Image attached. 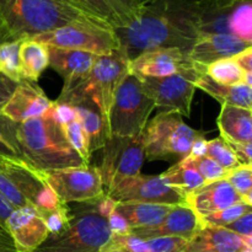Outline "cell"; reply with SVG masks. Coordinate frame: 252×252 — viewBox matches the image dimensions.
<instances>
[{
	"mask_svg": "<svg viewBox=\"0 0 252 252\" xmlns=\"http://www.w3.org/2000/svg\"><path fill=\"white\" fill-rule=\"evenodd\" d=\"M154 110V102L143 90L139 76L129 71L118 88L111 107L110 137L142 135Z\"/></svg>",
	"mask_w": 252,
	"mask_h": 252,
	"instance_id": "8992f818",
	"label": "cell"
},
{
	"mask_svg": "<svg viewBox=\"0 0 252 252\" xmlns=\"http://www.w3.org/2000/svg\"><path fill=\"white\" fill-rule=\"evenodd\" d=\"M41 172L62 204L95 203L106 196L100 169L96 166L83 165Z\"/></svg>",
	"mask_w": 252,
	"mask_h": 252,
	"instance_id": "30bf717a",
	"label": "cell"
},
{
	"mask_svg": "<svg viewBox=\"0 0 252 252\" xmlns=\"http://www.w3.org/2000/svg\"><path fill=\"white\" fill-rule=\"evenodd\" d=\"M78 21L105 25L56 0H0V43L31 38Z\"/></svg>",
	"mask_w": 252,
	"mask_h": 252,
	"instance_id": "3957f363",
	"label": "cell"
},
{
	"mask_svg": "<svg viewBox=\"0 0 252 252\" xmlns=\"http://www.w3.org/2000/svg\"><path fill=\"white\" fill-rule=\"evenodd\" d=\"M108 243L113 246L123 249L128 252H150L148 249L145 240L137 238V236L130 235H111V239Z\"/></svg>",
	"mask_w": 252,
	"mask_h": 252,
	"instance_id": "74e56055",
	"label": "cell"
},
{
	"mask_svg": "<svg viewBox=\"0 0 252 252\" xmlns=\"http://www.w3.org/2000/svg\"><path fill=\"white\" fill-rule=\"evenodd\" d=\"M31 38L47 47L88 52L97 57L108 56L121 48L115 30L93 21L73 22Z\"/></svg>",
	"mask_w": 252,
	"mask_h": 252,
	"instance_id": "52a82bcc",
	"label": "cell"
},
{
	"mask_svg": "<svg viewBox=\"0 0 252 252\" xmlns=\"http://www.w3.org/2000/svg\"><path fill=\"white\" fill-rule=\"evenodd\" d=\"M175 206L171 204L122 202L116 203L115 211L125 219L132 229L148 228L161 223Z\"/></svg>",
	"mask_w": 252,
	"mask_h": 252,
	"instance_id": "d4e9b609",
	"label": "cell"
},
{
	"mask_svg": "<svg viewBox=\"0 0 252 252\" xmlns=\"http://www.w3.org/2000/svg\"><path fill=\"white\" fill-rule=\"evenodd\" d=\"M0 153L7 155H16L17 157L16 150H15L14 147H12L6 139H4V138H0Z\"/></svg>",
	"mask_w": 252,
	"mask_h": 252,
	"instance_id": "7dc6e473",
	"label": "cell"
},
{
	"mask_svg": "<svg viewBox=\"0 0 252 252\" xmlns=\"http://www.w3.org/2000/svg\"><path fill=\"white\" fill-rule=\"evenodd\" d=\"M115 31L129 59L159 48L189 52L201 36L198 0H152L133 24Z\"/></svg>",
	"mask_w": 252,
	"mask_h": 252,
	"instance_id": "6da1fadb",
	"label": "cell"
},
{
	"mask_svg": "<svg viewBox=\"0 0 252 252\" xmlns=\"http://www.w3.org/2000/svg\"><path fill=\"white\" fill-rule=\"evenodd\" d=\"M39 213H41L47 230H48V236L58 235L70 225L71 212L68 204H62L58 208L39 212Z\"/></svg>",
	"mask_w": 252,
	"mask_h": 252,
	"instance_id": "e575fe53",
	"label": "cell"
},
{
	"mask_svg": "<svg viewBox=\"0 0 252 252\" xmlns=\"http://www.w3.org/2000/svg\"><path fill=\"white\" fill-rule=\"evenodd\" d=\"M16 86L17 83L10 80L6 76L0 74V113H1V110L5 106V103L10 100L11 95L14 94Z\"/></svg>",
	"mask_w": 252,
	"mask_h": 252,
	"instance_id": "b9f144b4",
	"label": "cell"
},
{
	"mask_svg": "<svg viewBox=\"0 0 252 252\" xmlns=\"http://www.w3.org/2000/svg\"><path fill=\"white\" fill-rule=\"evenodd\" d=\"M206 74L216 83L223 84V85L234 86L246 84V85L252 86V74L246 73L239 65L234 57L220 59V61L209 64L206 68Z\"/></svg>",
	"mask_w": 252,
	"mask_h": 252,
	"instance_id": "83f0119b",
	"label": "cell"
},
{
	"mask_svg": "<svg viewBox=\"0 0 252 252\" xmlns=\"http://www.w3.org/2000/svg\"><path fill=\"white\" fill-rule=\"evenodd\" d=\"M194 86L196 89L208 94L220 105L238 106V107L248 108V110H251L252 107V86L246 85V84L234 86L223 85L209 78L204 70L197 75Z\"/></svg>",
	"mask_w": 252,
	"mask_h": 252,
	"instance_id": "cb8c5ba5",
	"label": "cell"
},
{
	"mask_svg": "<svg viewBox=\"0 0 252 252\" xmlns=\"http://www.w3.org/2000/svg\"><path fill=\"white\" fill-rule=\"evenodd\" d=\"M17 252H33L48 238L41 213L33 207L14 209L5 224Z\"/></svg>",
	"mask_w": 252,
	"mask_h": 252,
	"instance_id": "2e32d148",
	"label": "cell"
},
{
	"mask_svg": "<svg viewBox=\"0 0 252 252\" xmlns=\"http://www.w3.org/2000/svg\"><path fill=\"white\" fill-rule=\"evenodd\" d=\"M49 66L62 76L63 90L85 86L97 56L88 52L48 47Z\"/></svg>",
	"mask_w": 252,
	"mask_h": 252,
	"instance_id": "e0dca14e",
	"label": "cell"
},
{
	"mask_svg": "<svg viewBox=\"0 0 252 252\" xmlns=\"http://www.w3.org/2000/svg\"><path fill=\"white\" fill-rule=\"evenodd\" d=\"M241 202H244V199L226 179L206 182L198 189L185 194L184 199L185 206L189 207L199 218Z\"/></svg>",
	"mask_w": 252,
	"mask_h": 252,
	"instance_id": "ac0fdd59",
	"label": "cell"
},
{
	"mask_svg": "<svg viewBox=\"0 0 252 252\" xmlns=\"http://www.w3.org/2000/svg\"><path fill=\"white\" fill-rule=\"evenodd\" d=\"M206 70L204 66L197 65L192 70L164 78H148L139 76L143 90L154 102L159 112L176 113L189 117L196 86L197 75Z\"/></svg>",
	"mask_w": 252,
	"mask_h": 252,
	"instance_id": "9c48e42d",
	"label": "cell"
},
{
	"mask_svg": "<svg viewBox=\"0 0 252 252\" xmlns=\"http://www.w3.org/2000/svg\"><path fill=\"white\" fill-rule=\"evenodd\" d=\"M135 1H137L138 4L140 5V6H143V5L148 4V2H149V1H152V0H135Z\"/></svg>",
	"mask_w": 252,
	"mask_h": 252,
	"instance_id": "f907efd6",
	"label": "cell"
},
{
	"mask_svg": "<svg viewBox=\"0 0 252 252\" xmlns=\"http://www.w3.org/2000/svg\"><path fill=\"white\" fill-rule=\"evenodd\" d=\"M107 221L112 235H130L132 228L128 225L127 221H126L116 211H113L112 213L107 217Z\"/></svg>",
	"mask_w": 252,
	"mask_h": 252,
	"instance_id": "ab89813d",
	"label": "cell"
},
{
	"mask_svg": "<svg viewBox=\"0 0 252 252\" xmlns=\"http://www.w3.org/2000/svg\"><path fill=\"white\" fill-rule=\"evenodd\" d=\"M201 228V218L189 207L177 204L161 223L148 228L132 229L130 234L142 240L162 236H176L189 240Z\"/></svg>",
	"mask_w": 252,
	"mask_h": 252,
	"instance_id": "d6986e66",
	"label": "cell"
},
{
	"mask_svg": "<svg viewBox=\"0 0 252 252\" xmlns=\"http://www.w3.org/2000/svg\"><path fill=\"white\" fill-rule=\"evenodd\" d=\"M19 58L22 80L37 83L41 74L49 66L48 47L33 38L22 39Z\"/></svg>",
	"mask_w": 252,
	"mask_h": 252,
	"instance_id": "484cf974",
	"label": "cell"
},
{
	"mask_svg": "<svg viewBox=\"0 0 252 252\" xmlns=\"http://www.w3.org/2000/svg\"><path fill=\"white\" fill-rule=\"evenodd\" d=\"M14 209H15L14 207H12L11 204H10L9 202L1 196V193H0V226H1L5 231H6V229H5V224H6V220L10 217V214L14 212Z\"/></svg>",
	"mask_w": 252,
	"mask_h": 252,
	"instance_id": "ee69618b",
	"label": "cell"
},
{
	"mask_svg": "<svg viewBox=\"0 0 252 252\" xmlns=\"http://www.w3.org/2000/svg\"><path fill=\"white\" fill-rule=\"evenodd\" d=\"M220 138L225 142L252 143V112L238 106L221 105L217 118Z\"/></svg>",
	"mask_w": 252,
	"mask_h": 252,
	"instance_id": "603a6c76",
	"label": "cell"
},
{
	"mask_svg": "<svg viewBox=\"0 0 252 252\" xmlns=\"http://www.w3.org/2000/svg\"><path fill=\"white\" fill-rule=\"evenodd\" d=\"M22 39L0 43V74L19 84L22 80L19 49Z\"/></svg>",
	"mask_w": 252,
	"mask_h": 252,
	"instance_id": "f546056e",
	"label": "cell"
},
{
	"mask_svg": "<svg viewBox=\"0 0 252 252\" xmlns=\"http://www.w3.org/2000/svg\"><path fill=\"white\" fill-rule=\"evenodd\" d=\"M0 252H17L14 241L9 234L0 233Z\"/></svg>",
	"mask_w": 252,
	"mask_h": 252,
	"instance_id": "f6af8a7d",
	"label": "cell"
},
{
	"mask_svg": "<svg viewBox=\"0 0 252 252\" xmlns=\"http://www.w3.org/2000/svg\"><path fill=\"white\" fill-rule=\"evenodd\" d=\"M101 252H128V251L123 250V249H121V248H117V246L111 245L110 243H107L105 246H103Z\"/></svg>",
	"mask_w": 252,
	"mask_h": 252,
	"instance_id": "c3c4849f",
	"label": "cell"
},
{
	"mask_svg": "<svg viewBox=\"0 0 252 252\" xmlns=\"http://www.w3.org/2000/svg\"><path fill=\"white\" fill-rule=\"evenodd\" d=\"M59 126H61L66 140H68L70 147L74 149V152L79 155V158L83 160L84 164L89 165L91 159V153L89 150L88 137H86L85 132L81 128L78 120L75 117H73Z\"/></svg>",
	"mask_w": 252,
	"mask_h": 252,
	"instance_id": "4dcf8cb0",
	"label": "cell"
},
{
	"mask_svg": "<svg viewBox=\"0 0 252 252\" xmlns=\"http://www.w3.org/2000/svg\"><path fill=\"white\" fill-rule=\"evenodd\" d=\"M111 235L107 218L98 213L96 202L85 203L71 212L65 230L48 236L33 252H101Z\"/></svg>",
	"mask_w": 252,
	"mask_h": 252,
	"instance_id": "5b68a950",
	"label": "cell"
},
{
	"mask_svg": "<svg viewBox=\"0 0 252 252\" xmlns=\"http://www.w3.org/2000/svg\"><path fill=\"white\" fill-rule=\"evenodd\" d=\"M251 245L252 238H241L225 228L202 226L187 241L184 252H241Z\"/></svg>",
	"mask_w": 252,
	"mask_h": 252,
	"instance_id": "44dd1931",
	"label": "cell"
},
{
	"mask_svg": "<svg viewBox=\"0 0 252 252\" xmlns=\"http://www.w3.org/2000/svg\"><path fill=\"white\" fill-rule=\"evenodd\" d=\"M252 212V206H249L245 202L233 204L225 209L212 213L209 216L201 218L202 226H217V228H225L234 220L240 218L241 216Z\"/></svg>",
	"mask_w": 252,
	"mask_h": 252,
	"instance_id": "d6a6232c",
	"label": "cell"
},
{
	"mask_svg": "<svg viewBox=\"0 0 252 252\" xmlns=\"http://www.w3.org/2000/svg\"><path fill=\"white\" fill-rule=\"evenodd\" d=\"M160 177L172 189L185 194L206 184L203 177L186 159L177 161L174 166L162 172Z\"/></svg>",
	"mask_w": 252,
	"mask_h": 252,
	"instance_id": "4316f807",
	"label": "cell"
},
{
	"mask_svg": "<svg viewBox=\"0 0 252 252\" xmlns=\"http://www.w3.org/2000/svg\"><path fill=\"white\" fill-rule=\"evenodd\" d=\"M185 159L198 171V174L203 177L206 182H213L221 179H225L226 175L229 174V171H226L223 167L219 166L214 160L206 157V155H199V157L189 155Z\"/></svg>",
	"mask_w": 252,
	"mask_h": 252,
	"instance_id": "d590c367",
	"label": "cell"
},
{
	"mask_svg": "<svg viewBox=\"0 0 252 252\" xmlns=\"http://www.w3.org/2000/svg\"><path fill=\"white\" fill-rule=\"evenodd\" d=\"M225 179L240 194L244 202L252 206V165H241L238 169L229 171Z\"/></svg>",
	"mask_w": 252,
	"mask_h": 252,
	"instance_id": "836d02e7",
	"label": "cell"
},
{
	"mask_svg": "<svg viewBox=\"0 0 252 252\" xmlns=\"http://www.w3.org/2000/svg\"><path fill=\"white\" fill-rule=\"evenodd\" d=\"M56 1L61 2V4H63V5H66V6H70V7H73V9H76V10H79V11H81V12H84V14L89 15V16H90V17H93V19L97 20V19H96V17H94L93 15H91L90 12H89L88 10L85 9V7H84V5L81 4V2L79 1V0H56ZM97 21H100V20H97ZM100 22H101V21H100ZM102 24H103V22H102ZM105 25H106V24H105Z\"/></svg>",
	"mask_w": 252,
	"mask_h": 252,
	"instance_id": "bcb514c9",
	"label": "cell"
},
{
	"mask_svg": "<svg viewBox=\"0 0 252 252\" xmlns=\"http://www.w3.org/2000/svg\"><path fill=\"white\" fill-rule=\"evenodd\" d=\"M0 133L16 150L17 157L39 170L83 166V160L66 140L51 115L14 123L0 117Z\"/></svg>",
	"mask_w": 252,
	"mask_h": 252,
	"instance_id": "7a4b0ae2",
	"label": "cell"
},
{
	"mask_svg": "<svg viewBox=\"0 0 252 252\" xmlns=\"http://www.w3.org/2000/svg\"><path fill=\"white\" fill-rule=\"evenodd\" d=\"M224 140V139H223ZM225 142V140H224ZM233 149L238 159L243 165H251L252 162V143H233L226 142Z\"/></svg>",
	"mask_w": 252,
	"mask_h": 252,
	"instance_id": "60d3db41",
	"label": "cell"
},
{
	"mask_svg": "<svg viewBox=\"0 0 252 252\" xmlns=\"http://www.w3.org/2000/svg\"><path fill=\"white\" fill-rule=\"evenodd\" d=\"M84 88L85 86L73 90H62L56 101L68 103L73 108L75 118L88 137L89 150L93 153L103 148L106 140L110 138V133L100 111L86 95Z\"/></svg>",
	"mask_w": 252,
	"mask_h": 252,
	"instance_id": "4fadbf2b",
	"label": "cell"
},
{
	"mask_svg": "<svg viewBox=\"0 0 252 252\" xmlns=\"http://www.w3.org/2000/svg\"><path fill=\"white\" fill-rule=\"evenodd\" d=\"M249 47H251V43L233 34L208 33L201 34L187 54L193 63L207 68L214 62L235 57Z\"/></svg>",
	"mask_w": 252,
	"mask_h": 252,
	"instance_id": "ffe728a7",
	"label": "cell"
},
{
	"mask_svg": "<svg viewBox=\"0 0 252 252\" xmlns=\"http://www.w3.org/2000/svg\"><path fill=\"white\" fill-rule=\"evenodd\" d=\"M0 233H5V234H7V233H6V231H5V230H4V229H2V228H1V226H0Z\"/></svg>",
	"mask_w": 252,
	"mask_h": 252,
	"instance_id": "816d5d0a",
	"label": "cell"
},
{
	"mask_svg": "<svg viewBox=\"0 0 252 252\" xmlns=\"http://www.w3.org/2000/svg\"><path fill=\"white\" fill-rule=\"evenodd\" d=\"M241 252H252V251H251V249H245V250L241 251Z\"/></svg>",
	"mask_w": 252,
	"mask_h": 252,
	"instance_id": "f5cc1de1",
	"label": "cell"
},
{
	"mask_svg": "<svg viewBox=\"0 0 252 252\" xmlns=\"http://www.w3.org/2000/svg\"><path fill=\"white\" fill-rule=\"evenodd\" d=\"M0 138H4V135H2L1 133H0ZM4 139H5V138H4Z\"/></svg>",
	"mask_w": 252,
	"mask_h": 252,
	"instance_id": "db71d44e",
	"label": "cell"
},
{
	"mask_svg": "<svg viewBox=\"0 0 252 252\" xmlns=\"http://www.w3.org/2000/svg\"><path fill=\"white\" fill-rule=\"evenodd\" d=\"M53 101L49 100L44 91L34 81L21 80L17 84L10 100L2 107L0 117L14 123H21L32 118L47 115Z\"/></svg>",
	"mask_w": 252,
	"mask_h": 252,
	"instance_id": "9a60e30c",
	"label": "cell"
},
{
	"mask_svg": "<svg viewBox=\"0 0 252 252\" xmlns=\"http://www.w3.org/2000/svg\"><path fill=\"white\" fill-rule=\"evenodd\" d=\"M101 166L105 194H108L125 180L140 175L144 162L143 134L126 138L111 135L103 145Z\"/></svg>",
	"mask_w": 252,
	"mask_h": 252,
	"instance_id": "8fae6325",
	"label": "cell"
},
{
	"mask_svg": "<svg viewBox=\"0 0 252 252\" xmlns=\"http://www.w3.org/2000/svg\"><path fill=\"white\" fill-rule=\"evenodd\" d=\"M234 58L246 73L252 74V47H249L241 53L236 54Z\"/></svg>",
	"mask_w": 252,
	"mask_h": 252,
	"instance_id": "7bdbcfd3",
	"label": "cell"
},
{
	"mask_svg": "<svg viewBox=\"0 0 252 252\" xmlns=\"http://www.w3.org/2000/svg\"><path fill=\"white\" fill-rule=\"evenodd\" d=\"M198 64L189 58L187 51L179 48H159L145 51L130 59V71L139 76L164 78L192 70Z\"/></svg>",
	"mask_w": 252,
	"mask_h": 252,
	"instance_id": "5bb4252c",
	"label": "cell"
},
{
	"mask_svg": "<svg viewBox=\"0 0 252 252\" xmlns=\"http://www.w3.org/2000/svg\"><path fill=\"white\" fill-rule=\"evenodd\" d=\"M130 59L123 47L108 56L97 57L86 80L85 91L100 111L110 133V112L118 88L130 71Z\"/></svg>",
	"mask_w": 252,
	"mask_h": 252,
	"instance_id": "ba28073f",
	"label": "cell"
},
{
	"mask_svg": "<svg viewBox=\"0 0 252 252\" xmlns=\"http://www.w3.org/2000/svg\"><path fill=\"white\" fill-rule=\"evenodd\" d=\"M201 138H204V133L186 125L181 116L158 112L148 121L143 132L144 159L180 161L191 154L193 144Z\"/></svg>",
	"mask_w": 252,
	"mask_h": 252,
	"instance_id": "277c9868",
	"label": "cell"
},
{
	"mask_svg": "<svg viewBox=\"0 0 252 252\" xmlns=\"http://www.w3.org/2000/svg\"><path fill=\"white\" fill-rule=\"evenodd\" d=\"M86 10L113 30L126 29L139 17L140 6L135 0H79Z\"/></svg>",
	"mask_w": 252,
	"mask_h": 252,
	"instance_id": "7402d4cb",
	"label": "cell"
},
{
	"mask_svg": "<svg viewBox=\"0 0 252 252\" xmlns=\"http://www.w3.org/2000/svg\"><path fill=\"white\" fill-rule=\"evenodd\" d=\"M225 229L233 231L241 238H252V212L246 213L225 226Z\"/></svg>",
	"mask_w": 252,
	"mask_h": 252,
	"instance_id": "f35d334b",
	"label": "cell"
},
{
	"mask_svg": "<svg viewBox=\"0 0 252 252\" xmlns=\"http://www.w3.org/2000/svg\"><path fill=\"white\" fill-rule=\"evenodd\" d=\"M220 2H228V4H233V2H239V1H243V0H218Z\"/></svg>",
	"mask_w": 252,
	"mask_h": 252,
	"instance_id": "681fc988",
	"label": "cell"
},
{
	"mask_svg": "<svg viewBox=\"0 0 252 252\" xmlns=\"http://www.w3.org/2000/svg\"><path fill=\"white\" fill-rule=\"evenodd\" d=\"M116 203L122 202H143L158 204H184L185 193L172 189L160 175H138L125 180L108 194Z\"/></svg>",
	"mask_w": 252,
	"mask_h": 252,
	"instance_id": "7c38bea8",
	"label": "cell"
},
{
	"mask_svg": "<svg viewBox=\"0 0 252 252\" xmlns=\"http://www.w3.org/2000/svg\"><path fill=\"white\" fill-rule=\"evenodd\" d=\"M186 239L176 236H162L145 240L150 252H184L187 245Z\"/></svg>",
	"mask_w": 252,
	"mask_h": 252,
	"instance_id": "8d00e7d4",
	"label": "cell"
},
{
	"mask_svg": "<svg viewBox=\"0 0 252 252\" xmlns=\"http://www.w3.org/2000/svg\"><path fill=\"white\" fill-rule=\"evenodd\" d=\"M206 157L211 158L226 171H233V170L238 169L239 166L243 165L235 155V153L233 152V149L229 147L228 143L224 142L220 137L207 140Z\"/></svg>",
	"mask_w": 252,
	"mask_h": 252,
	"instance_id": "1f68e13d",
	"label": "cell"
},
{
	"mask_svg": "<svg viewBox=\"0 0 252 252\" xmlns=\"http://www.w3.org/2000/svg\"><path fill=\"white\" fill-rule=\"evenodd\" d=\"M230 33L252 43V0H243L234 6L230 16Z\"/></svg>",
	"mask_w": 252,
	"mask_h": 252,
	"instance_id": "f1b7e54d",
	"label": "cell"
}]
</instances>
